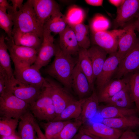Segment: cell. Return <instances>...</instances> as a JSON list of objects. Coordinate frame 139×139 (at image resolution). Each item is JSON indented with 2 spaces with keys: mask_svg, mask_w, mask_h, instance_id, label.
I'll use <instances>...</instances> for the list:
<instances>
[{
  "mask_svg": "<svg viewBox=\"0 0 139 139\" xmlns=\"http://www.w3.org/2000/svg\"><path fill=\"white\" fill-rule=\"evenodd\" d=\"M7 12L14 23L13 33L16 32H33L43 39V27L37 18L31 0H27L16 12Z\"/></svg>",
  "mask_w": 139,
  "mask_h": 139,
  "instance_id": "cell-1",
  "label": "cell"
},
{
  "mask_svg": "<svg viewBox=\"0 0 139 139\" xmlns=\"http://www.w3.org/2000/svg\"><path fill=\"white\" fill-rule=\"evenodd\" d=\"M55 56L53 62L47 69V73L70 90L72 88V75L78 59L64 53L58 45L57 46Z\"/></svg>",
  "mask_w": 139,
  "mask_h": 139,
  "instance_id": "cell-2",
  "label": "cell"
},
{
  "mask_svg": "<svg viewBox=\"0 0 139 139\" xmlns=\"http://www.w3.org/2000/svg\"><path fill=\"white\" fill-rule=\"evenodd\" d=\"M30 105L11 93L0 96V117L15 118L21 117L30 111Z\"/></svg>",
  "mask_w": 139,
  "mask_h": 139,
  "instance_id": "cell-3",
  "label": "cell"
},
{
  "mask_svg": "<svg viewBox=\"0 0 139 139\" xmlns=\"http://www.w3.org/2000/svg\"><path fill=\"white\" fill-rule=\"evenodd\" d=\"M5 40L11 59L14 65V69L30 66L33 64L38 53L36 50L16 45L14 41L8 37H5Z\"/></svg>",
  "mask_w": 139,
  "mask_h": 139,
  "instance_id": "cell-4",
  "label": "cell"
},
{
  "mask_svg": "<svg viewBox=\"0 0 139 139\" xmlns=\"http://www.w3.org/2000/svg\"><path fill=\"white\" fill-rule=\"evenodd\" d=\"M42 43L38 52L36 60L32 66L39 70L47 65L56 54L57 46L54 43V39L51 33L43 28Z\"/></svg>",
  "mask_w": 139,
  "mask_h": 139,
  "instance_id": "cell-5",
  "label": "cell"
},
{
  "mask_svg": "<svg viewBox=\"0 0 139 139\" xmlns=\"http://www.w3.org/2000/svg\"><path fill=\"white\" fill-rule=\"evenodd\" d=\"M124 29L105 31L94 33L92 34V39L94 45H97L105 50L108 54L117 51L118 40Z\"/></svg>",
  "mask_w": 139,
  "mask_h": 139,
  "instance_id": "cell-6",
  "label": "cell"
},
{
  "mask_svg": "<svg viewBox=\"0 0 139 139\" xmlns=\"http://www.w3.org/2000/svg\"><path fill=\"white\" fill-rule=\"evenodd\" d=\"M47 79L50 84V94L56 117L76 100L65 87L63 88L54 81Z\"/></svg>",
  "mask_w": 139,
  "mask_h": 139,
  "instance_id": "cell-7",
  "label": "cell"
},
{
  "mask_svg": "<svg viewBox=\"0 0 139 139\" xmlns=\"http://www.w3.org/2000/svg\"><path fill=\"white\" fill-rule=\"evenodd\" d=\"M15 78L23 83L44 88L49 85L47 79L44 78L39 70L32 65L14 69Z\"/></svg>",
  "mask_w": 139,
  "mask_h": 139,
  "instance_id": "cell-8",
  "label": "cell"
},
{
  "mask_svg": "<svg viewBox=\"0 0 139 139\" xmlns=\"http://www.w3.org/2000/svg\"><path fill=\"white\" fill-rule=\"evenodd\" d=\"M139 71V40L121 60L114 79H120L128 74Z\"/></svg>",
  "mask_w": 139,
  "mask_h": 139,
  "instance_id": "cell-9",
  "label": "cell"
},
{
  "mask_svg": "<svg viewBox=\"0 0 139 139\" xmlns=\"http://www.w3.org/2000/svg\"><path fill=\"white\" fill-rule=\"evenodd\" d=\"M11 84L12 93L30 106L38 99L44 88L23 83L16 79Z\"/></svg>",
  "mask_w": 139,
  "mask_h": 139,
  "instance_id": "cell-10",
  "label": "cell"
},
{
  "mask_svg": "<svg viewBox=\"0 0 139 139\" xmlns=\"http://www.w3.org/2000/svg\"><path fill=\"white\" fill-rule=\"evenodd\" d=\"M139 15V0H125L118 7L114 24L115 28L122 26L130 20Z\"/></svg>",
  "mask_w": 139,
  "mask_h": 139,
  "instance_id": "cell-11",
  "label": "cell"
},
{
  "mask_svg": "<svg viewBox=\"0 0 139 139\" xmlns=\"http://www.w3.org/2000/svg\"><path fill=\"white\" fill-rule=\"evenodd\" d=\"M121 59L117 51L109 54L101 72L96 79L97 88L98 90L112 79Z\"/></svg>",
  "mask_w": 139,
  "mask_h": 139,
  "instance_id": "cell-12",
  "label": "cell"
},
{
  "mask_svg": "<svg viewBox=\"0 0 139 139\" xmlns=\"http://www.w3.org/2000/svg\"><path fill=\"white\" fill-rule=\"evenodd\" d=\"M118 41L117 54L121 59L135 46L138 40L135 32L134 22L128 24L124 28Z\"/></svg>",
  "mask_w": 139,
  "mask_h": 139,
  "instance_id": "cell-13",
  "label": "cell"
},
{
  "mask_svg": "<svg viewBox=\"0 0 139 139\" xmlns=\"http://www.w3.org/2000/svg\"><path fill=\"white\" fill-rule=\"evenodd\" d=\"M39 22L43 27L45 22L56 12L60 11L58 4L53 0H31Z\"/></svg>",
  "mask_w": 139,
  "mask_h": 139,
  "instance_id": "cell-14",
  "label": "cell"
},
{
  "mask_svg": "<svg viewBox=\"0 0 139 139\" xmlns=\"http://www.w3.org/2000/svg\"><path fill=\"white\" fill-rule=\"evenodd\" d=\"M59 35L58 45L63 52L71 56L78 55L80 47L75 33L71 27L68 25Z\"/></svg>",
  "mask_w": 139,
  "mask_h": 139,
  "instance_id": "cell-15",
  "label": "cell"
},
{
  "mask_svg": "<svg viewBox=\"0 0 139 139\" xmlns=\"http://www.w3.org/2000/svg\"><path fill=\"white\" fill-rule=\"evenodd\" d=\"M72 86L80 99L86 98L93 91L87 77L81 70L78 61L72 75Z\"/></svg>",
  "mask_w": 139,
  "mask_h": 139,
  "instance_id": "cell-16",
  "label": "cell"
},
{
  "mask_svg": "<svg viewBox=\"0 0 139 139\" xmlns=\"http://www.w3.org/2000/svg\"><path fill=\"white\" fill-rule=\"evenodd\" d=\"M81 127L85 131L93 135L109 139H118L123 132L102 123L96 122L82 125Z\"/></svg>",
  "mask_w": 139,
  "mask_h": 139,
  "instance_id": "cell-17",
  "label": "cell"
},
{
  "mask_svg": "<svg viewBox=\"0 0 139 139\" xmlns=\"http://www.w3.org/2000/svg\"><path fill=\"white\" fill-rule=\"evenodd\" d=\"M133 115L123 117L104 118L102 123L123 132L133 130L139 128V117Z\"/></svg>",
  "mask_w": 139,
  "mask_h": 139,
  "instance_id": "cell-18",
  "label": "cell"
},
{
  "mask_svg": "<svg viewBox=\"0 0 139 139\" xmlns=\"http://www.w3.org/2000/svg\"><path fill=\"white\" fill-rule=\"evenodd\" d=\"M99 103L97 93L94 89L89 97L85 98L82 105L81 114L75 119L80 121L83 124L92 118L97 112Z\"/></svg>",
  "mask_w": 139,
  "mask_h": 139,
  "instance_id": "cell-19",
  "label": "cell"
},
{
  "mask_svg": "<svg viewBox=\"0 0 139 139\" xmlns=\"http://www.w3.org/2000/svg\"><path fill=\"white\" fill-rule=\"evenodd\" d=\"M104 103L107 106L129 108H136L127 83L124 88Z\"/></svg>",
  "mask_w": 139,
  "mask_h": 139,
  "instance_id": "cell-20",
  "label": "cell"
},
{
  "mask_svg": "<svg viewBox=\"0 0 139 139\" xmlns=\"http://www.w3.org/2000/svg\"><path fill=\"white\" fill-rule=\"evenodd\" d=\"M127 85L125 78L111 79L98 90L97 93L99 103H104L121 90Z\"/></svg>",
  "mask_w": 139,
  "mask_h": 139,
  "instance_id": "cell-21",
  "label": "cell"
},
{
  "mask_svg": "<svg viewBox=\"0 0 139 139\" xmlns=\"http://www.w3.org/2000/svg\"><path fill=\"white\" fill-rule=\"evenodd\" d=\"M87 53L92 64L95 81L101 72L108 53L103 49L95 45L88 49Z\"/></svg>",
  "mask_w": 139,
  "mask_h": 139,
  "instance_id": "cell-22",
  "label": "cell"
},
{
  "mask_svg": "<svg viewBox=\"0 0 139 139\" xmlns=\"http://www.w3.org/2000/svg\"><path fill=\"white\" fill-rule=\"evenodd\" d=\"M15 44L34 49L38 51L43 39L34 33L16 32L13 33Z\"/></svg>",
  "mask_w": 139,
  "mask_h": 139,
  "instance_id": "cell-23",
  "label": "cell"
},
{
  "mask_svg": "<svg viewBox=\"0 0 139 139\" xmlns=\"http://www.w3.org/2000/svg\"><path fill=\"white\" fill-rule=\"evenodd\" d=\"M50 86L49 85L44 88L38 99L30 106V112L34 117L37 119L48 106L53 104Z\"/></svg>",
  "mask_w": 139,
  "mask_h": 139,
  "instance_id": "cell-24",
  "label": "cell"
},
{
  "mask_svg": "<svg viewBox=\"0 0 139 139\" xmlns=\"http://www.w3.org/2000/svg\"><path fill=\"white\" fill-rule=\"evenodd\" d=\"M32 115L30 110L20 118L16 132L20 139H36V132L31 120Z\"/></svg>",
  "mask_w": 139,
  "mask_h": 139,
  "instance_id": "cell-25",
  "label": "cell"
},
{
  "mask_svg": "<svg viewBox=\"0 0 139 139\" xmlns=\"http://www.w3.org/2000/svg\"><path fill=\"white\" fill-rule=\"evenodd\" d=\"M100 109L101 115L104 118L139 116V112L136 108H129L106 105Z\"/></svg>",
  "mask_w": 139,
  "mask_h": 139,
  "instance_id": "cell-26",
  "label": "cell"
},
{
  "mask_svg": "<svg viewBox=\"0 0 139 139\" xmlns=\"http://www.w3.org/2000/svg\"><path fill=\"white\" fill-rule=\"evenodd\" d=\"M78 62L80 68L87 77L92 90L94 89V79L92 62L87 53V49L80 48L79 52Z\"/></svg>",
  "mask_w": 139,
  "mask_h": 139,
  "instance_id": "cell-27",
  "label": "cell"
},
{
  "mask_svg": "<svg viewBox=\"0 0 139 139\" xmlns=\"http://www.w3.org/2000/svg\"><path fill=\"white\" fill-rule=\"evenodd\" d=\"M68 25L65 15L59 11L49 18L45 23L43 27L51 33L59 34Z\"/></svg>",
  "mask_w": 139,
  "mask_h": 139,
  "instance_id": "cell-28",
  "label": "cell"
},
{
  "mask_svg": "<svg viewBox=\"0 0 139 139\" xmlns=\"http://www.w3.org/2000/svg\"><path fill=\"white\" fill-rule=\"evenodd\" d=\"M85 98L76 100L66 107L53 121H69L80 116L82 106Z\"/></svg>",
  "mask_w": 139,
  "mask_h": 139,
  "instance_id": "cell-29",
  "label": "cell"
},
{
  "mask_svg": "<svg viewBox=\"0 0 139 139\" xmlns=\"http://www.w3.org/2000/svg\"><path fill=\"white\" fill-rule=\"evenodd\" d=\"M8 48L4 34L0 37V66L7 74L11 82L15 79L11 62V56L8 52Z\"/></svg>",
  "mask_w": 139,
  "mask_h": 139,
  "instance_id": "cell-30",
  "label": "cell"
},
{
  "mask_svg": "<svg viewBox=\"0 0 139 139\" xmlns=\"http://www.w3.org/2000/svg\"><path fill=\"white\" fill-rule=\"evenodd\" d=\"M70 120L41 122L39 123V125L44 129V135L47 139H54Z\"/></svg>",
  "mask_w": 139,
  "mask_h": 139,
  "instance_id": "cell-31",
  "label": "cell"
},
{
  "mask_svg": "<svg viewBox=\"0 0 139 139\" xmlns=\"http://www.w3.org/2000/svg\"><path fill=\"white\" fill-rule=\"evenodd\" d=\"M70 27L75 33L80 48L88 49L90 46L89 26L82 23Z\"/></svg>",
  "mask_w": 139,
  "mask_h": 139,
  "instance_id": "cell-32",
  "label": "cell"
},
{
  "mask_svg": "<svg viewBox=\"0 0 139 139\" xmlns=\"http://www.w3.org/2000/svg\"><path fill=\"white\" fill-rule=\"evenodd\" d=\"M19 119L6 117H0V137L8 136L16 134Z\"/></svg>",
  "mask_w": 139,
  "mask_h": 139,
  "instance_id": "cell-33",
  "label": "cell"
},
{
  "mask_svg": "<svg viewBox=\"0 0 139 139\" xmlns=\"http://www.w3.org/2000/svg\"><path fill=\"white\" fill-rule=\"evenodd\" d=\"M83 124L81 122L76 119L70 120L54 139H73Z\"/></svg>",
  "mask_w": 139,
  "mask_h": 139,
  "instance_id": "cell-34",
  "label": "cell"
},
{
  "mask_svg": "<svg viewBox=\"0 0 139 139\" xmlns=\"http://www.w3.org/2000/svg\"><path fill=\"white\" fill-rule=\"evenodd\" d=\"M68 25L70 26L82 23L85 16L84 10L76 6L70 7L65 15Z\"/></svg>",
  "mask_w": 139,
  "mask_h": 139,
  "instance_id": "cell-35",
  "label": "cell"
},
{
  "mask_svg": "<svg viewBox=\"0 0 139 139\" xmlns=\"http://www.w3.org/2000/svg\"><path fill=\"white\" fill-rule=\"evenodd\" d=\"M125 78L135 105L139 97V71L131 73Z\"/></svg>",
  "mask_w": 139,
  "mask_h": 139,
  "instance_id": "cell-36",
  "label": "cell"
},
{
  "mask_svg": "<svg viewBox=\"0 0 139 139\" xmlns=\"http://www.w3.org/2000/svg\"><path fill=\"white\" fill-rule=\"evenodd\" d=\"M110 22L108 20L100 14H96L92 18L90 25L92 33L107 31L109 28Z\"/></svg>",
  "mask_w": 139,
  "mask_h": 139,
  "instance_id": "cell-37",
  "label": "cell"
},
{
  "mask_svg": "<svg viewBox=\"0 0 139 139\" xmlns=\"http://www.w3.org/2000/svg\"><path fill=\"white\" fill-rule=\"evenodd\" d=\"M13 22L10 15L7 13L0 10V27L3 30L11 39L13 40ZM14 41V40H13Z\"/></svg>",
  "mask_w": 139,
  "mask_h": 139,
  "instance_id": "cell-38",
  "label": "cell"
},
{
  "mask_svg": "<svg viewBox=\"0 0 139 139\" xmlns=\"http://www.w3.org/2000/svg\"><path fill=\"white\" fill-rule=\"evenodd\" d=\"M11 80L5 71L0 66V96L12 93Z\"/></svg>",
  "mask_w": 139,
  "mask_h": 139,
  "instance_id": "cell-39",
  "label": "cell"
},
{
  "mask_svg": "<svg viewBox=\"0 0 139 139\" xmlns=\"http://www.w3.org/2000/svg\"><path fill=\"white\" fill-rule=\"evenodd\" d=\"M56 117L55 108L53 104L48 106L40 115L38 120L47 121H53Z\"/></svg>",
  "mask_w": 139,
  "mask_h": 139,
  "instance_id": "cell-40",
  "label": "cell"
},
{
  "mask_svg": "<svg viewBox=\"0 0 139 139\" xmlns=\"http://www.w3.org/2000/svg\"><path fill=\"white\" fill-rule=\"evenodd\" d=\"M31 120L37 134L36 139H48L42 131L40 126L33 115L31 116Z\"/></svg>",
  "mask_w": 139,
  "mask_h": 139,
  "instance_id": "cell-41",
  "label": "cell"
},
{
  "mask_svg": "<svg viewBox=\"0 0 139 139\" xmlns=\"http://www.w3.org/2000/svg\"><path fill=\"white\" fill-rule=\"evenodd\" d=\"M73 139H95L90 134L84 131L81 127Z\"/></svg>",
  "mask_w": 139,
  "mask_h": 139,
  "instance_id": "cell-42",
  "label": "cell"
},
{
  "mask_svg": "<svg viewBox=\"0 0 139 139\" xmlns=\"http://www.w3.org/2000/svg\"><path fill=\"white\" fill-rule=\"evenodd\" d=\"M118 139H139L137 134L133 131H127L123 132Z\"/></svg>",
  "mask_w": 139,
  "mask_h": 139,
  "instance_id": "cell-43",
  "label": "cell"
},
{
  "mask_svg": "<svg viewBox=\"0 0 139 139\" xmlns=\"http://www.w3.org/2000/svg\"><path fill=\"white\" fill-rule=\"evenodd\" d=\"M12 4V9L7 11L15 12L19 10L23 6V0H11Z\"/></svg>",
  "mask_w": 139,
  "mask_h": 139,
  "instance_id": "cell-44",
  "label": "cell"
},
{
  "mask_svg": "<svg viewBox=\"0 0 139 139\" xmlns=\"http://www.w3.org/2000/svg\"><path fill=\"white\" fill-rule=\"evenodd\" d=\"M11 5L6 0H0V10L6 13V11L12 9Z\"/></svg>",
  "mask_w": 139,
  "mask_h": 139,
  "instance_id": "cell-45",
  "label": "cell"
},
{
  "mask_svg": "<svg viewBox=\"0 0 139 139\" xmlns=\"http://www.w3.org/2000/svg\"><path fill=\"white\" fill-rule=\"evenodd\" d=\"M85 2L88 4L95 6H102L103 1L102 0H86Z\"/></svg>",
  "mask_w": 139,
  "mask_h": 139,
  "instance_id": "cell-46",
  "label": "cell"
},
{
  "mask_svg": "<svg viewBox=\"0 0 139 139\" xmlns=\"http://www.w3.org/2000/svg\"><path fill=\"white\" fill-rule=\"evenodd\" d=\"M109 2L116 7H119L123 3L125 0H109Z\"/></svg>",
  "mask_w": 139,
  "mask_h": 139,
  "instance_id": "cell-47",
  "label": "cell"
},
{
  "mask_svg": "<svg viewBox=\"0 0 139 139\" xmlns=\"http://www.w3.org/2000/svg\"><path fill=\"white\" fill-rule=\"evenodd\" d=\"M0 139H20L16 133V134L8 136L0 137Z\"/></svg>",
  "mask_w": 139,
  "mask_h": 139,
  "instance_id": "cell-48",
  "label": "cell"
},
{
  "mask_svg": "<svg viewBox=\"0 0 139 139\" xmlns=\"http://www.w3.org/2000/svg\"><path fill=\"white\" fill-rule=\"evenodd\" d=\"M137 19L134 22L135 27V30L139 32V16L137 18Z\"/></svg>",
  "mask_w": 139,
  "mask_h": 139,
  "instance_id": "cell-49",
  "label": "cell"
},
{
  "mask_svg": "<svg viewBox=\"0 0 139 139\" xmlns=\"http://www.w3.org/2000/svg\"><path fill=\"white\" fill-rule=\"evenodd\" d=\"M135 106L136 108L138 110L139 112V97L138 99L137 102L135 104Z\"/></svg>",
  "mask_w": 139,
  "mask_h": 139,
  "instance_id": "cell-50",
  "label": "cell"
},
{
  "mask_svg": "<svg viewBox=\"0 0 139 139\" xmlns=\"http://www.w3.org/2000/svg\"><path fill=\"white\" fill-rule=\"evenodd\" d=\"M95 139H109L102 138L100 137H97V136H94L92 135Z\"/></svg>",
  "mask_w": 139,
  "mask_h": 139,
  "instance_id": "cell-51",
  "label": "cell"
}]
</instances>
